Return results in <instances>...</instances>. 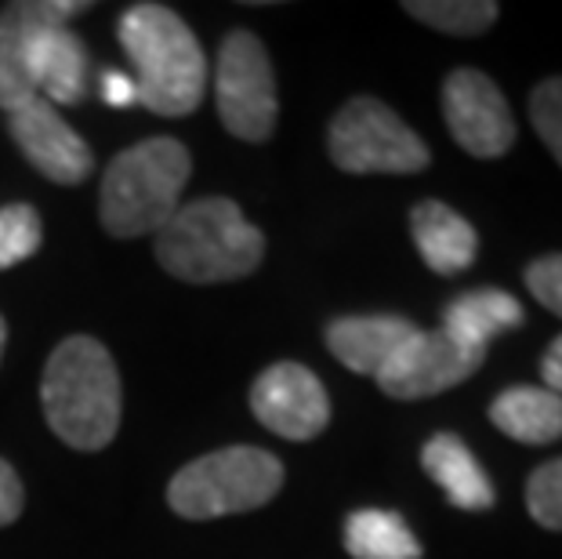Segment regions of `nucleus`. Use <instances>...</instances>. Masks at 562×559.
<instances>
[{
  "label": "nucleus",
  "instance_id": "nucleus-1",
  "mask_svg": "<svg viewBox=\"0 0 562 559\" xmlns=\"http://www.w3.org/2000/svg\"><path fill=\"white\" fill-rule=\"evenodd\" d=\"M88 4L80 0H22L0 11V110L15 113L41 94L74 105L88 91V52L66 26Z\"/></svg>",
  "mask_w": 562,
  "mask_h": 559
},
{
  "label": "nucleus",
  "instance_id": "nucleus-2",
  "mask_svg": "<svg viewBox=\"0 0 562 559\" xmlns=\"http://www.w3.org/2000/svg\"><path fill=\"white\" fill-rule=\"evenodd\" d=\"M41 403L52 433L74 450H102L121 429V374L110 349L74 335L47 356Z\"/></svg>",
  "mask_w": 562,
  "mask_h": 559
},
{
  "label": "nucleus",
  "instance_id": "nucleus-3",
  "mask_svg": "<svg viewBox=\"0 0 562 559\" xmlns=\"http://www.w3.org/2000/svg\"><path fill=\"white\" fill-rule=\"evenodd\" d=\"M116 33L135 66L138 102L157 116L193 113L207 88V58L182 15L164 4H131Z\"/></svg>",
  "mask_w": 562,
  "mask_h": 559
},
{
  "label": "nucleus",
  "instance_id": "nucleus-4",
  "mask_svg": "<svg viewBox=\"0 0 562 559\" xmlns=\"http://www.w3.org/2000/svg\"><path fill=\"white\" fill-rule=\"evenodd\" d=\"M266 258V236L229 197H203L178 208L157 233V261L186 283H229L250 277Z\"/></svg>",
  "mask_w": 562,
  "mask_h": 559
},
{
  "label": "nucleus",
  "instance_id": "nucleus-5",
  "mask_svg": "<svg viewBox=\"0 0 562 559\" xmlns=\"http://www.w3.org/2000/svg\"><path fill=\"white\" fill-rule=\"evenodd\" d=\"M193 171V157L178 138H146L124 149L102 175L99 211L105 233L146 236L160 233L178 211L182 189Z\"/></svg>",
  "mask_w": 562,
  "mask_h": 559
},
{
  "label": "nucleus",
  "instance_id": "nucleus-6",
  "mask_svg": "<svg viewBox=\"0 0 562 559\" xmlns=\"http://www.w3.org/2000/svg\"><path fill=\"white\" fill-rule=\"evenodd\" d=\"M283 487V466L261 447H222L189 461L167 487V505L182 519H218L269 505Z\"/></svg>",
  "mask_w": 562,
  "mask_h": 559
},
{
  "label": "nucleus",
  "instance_id": "nucleus-7",
  "mask_svg": "<svg viewBox=\"0 0 562 559\" xmlns=\"http://www.w3.org/2000/svg\"><path fill=\"white\" fill-rule=\"evenodd\" d=\"M334 168L349 175H417L432 164V153L381 99H349L334 113L327 131Z\"/></svg>",
  "mask_w": 562,
  "mask_h": 559
},
{
  "label": "nucleus",
  "instance_id": "nucleus-8",
  "mask_svg": "<svg viewBox=\"0 0 562 559\" xmlns=\"http://www.w3.org/2000/svg\"><path fill=\"white\" fill-rule=\"evenodd\" d=\"M214 94H218V116L229 135H236L240 142L272 138L280 116L277 74H272L266 44L255 33L233 30L222 41Z\"/></svg>",
  "mask_w": 562,
  "mask_h": 559
},
{
  "label": "nucleus",
  "instance_id": "nucleus-9",
  "mask_svg": "<svg viewBox=\"0 0 562 559\" xmlns=\"http://www.w3.org/2000/svg\"><path fill=\"white\" fill-rule=\"evenodd\" d=\"M442 116L453 142L475 160H497L516 146V116L483 69L461 66L442 80Z\"/></svg>",
  "mask_w": 562,
  "mask_h": 559
},
{
  "label": "nucleus",
  "instance_id": "nucleus-10",
  "mask_svg": "<svg viewBox=\"0 0 562 559\" xmlns=\"http://www.w3.org/2000/svg\"><path fill=\"white\" fill-rule=\"evenodd\" d=\"M483 360L486 353L461 349L442 331H414L396 349V356L374 374V382L392 400H428L469 382Z\"/></svg>",
  "mask_w": 562,
  "mask_h": 559
},
{
  "label": "nucleus",
  "instance_id": "nucleus-11",
  "mask_svg": "<svg viewBox=\"0 0 562 559\" xmlns=\"http://www.w3.org/2000/svg\"><path fill=\"white\" fill-rule=\"evenodd\" d=\"M250 411L266 425L294 444L316 439L330 425V396L305 364L280 360L266 367L250 385Z\"/></svg>",
  "mask_w": 562,
  "mask_h": 559
},
{
  "label": "nucleus",
  "instance_id": "nucleus-12",
  "mask_svg": "<svg viewBox=\"0 0 562 559\" xmlns=\"http://www.w3.org/2000/svg\"><path fill=\"white\" fill-rule=\"evenodd\" d=\"M8 131L19 153L37 168L47 182L80 186L94 171L91 146L69 127L47 99H33L22 110L8 113Z\"/></svg>",
  "mask_w": 562,
  "mask_h": 559
},
{
  "label": "nucleus",
  "instance_id": "nucleus-13",
  "mask_svg": "<svg viewBox=\"0 0 562 559\" xmlns=\"http://www.w3.org/2000/svg\"><path fill=\"white\" fill-rule=\"evenodd\" d=\"M414 324L406 316L374 313V316H338L327 324V349L334 360L345 364L356 374L374 378L396 349L414 335Z\"/></svg>",
  "mask_w": 562,
  "mask_h": 559
},
{
  "label": "nucleus",
  "instance_id": "nucleus-14",
  "mask_svg": "<svg viewBox=\"0 0 562 559\" xmlns=\"http://www.w3.org/2000/svg\"><path fill=\"white\" fill-rule=\"evenodd\" d=\"M411 236L422 251V261L439 277H458V272L472 269L475 255H480V236H475L472 222L442 200L414 204Z\"/></svg>",
  "mask_w": 562,
  "mask_h": 559
},
{
  "label": "nucleus",
  "instance_id": "nucleus-15",
  "mask_svg": "<svg viewBox=\"0 0 562 559\" xmlns=\"http://www.w3.org/2000/svg\"><path fill=\"white\" fill-rule=\"evenodd\" d=\"M422 469L436 487H442L453 508L486 513L494 505V483L458 433H436L428 439L422 450Z\"/></svg>",
  "mask_w": 562,
  "mask_h": 559
},
{
  "label": "nucleus",
  "instance_id": "nucleus-16",
  "mask_svg": "<svg viewBox=\"0 0 562 559\" xmlns=\"http://www.w3.org/2000/svg\"><path fill=\"white\" fill-rule=\"evenodd\" d=\"M522 305L519 299H512L508 291H497V288H480V291H469L461 299H453L442 313V335L450 342H458L461 349H475V353H486V345L494 342L497 335L505 331H516L522 327Z\"/></svg>",
  "mask_w": 562,
  "mask_h": 559
},
{
  "label": "nucleus",
  "instance_id": "nucleus-17",
  "mask_svg": "<svg viewBox=\"0 0 562 559\" xmlns=\"http://www.w3.org/2000/svg\"><path fill=\"white\" fill-rule=\"evenodd\" d=\"M490 422L516 444H555L562 439V396L544 385H512L490 403Z\"/></svg>",
  "mask_w": 562,
  "mask_h": 559
},
{
  "label": "nucleus",
  "instance_id": "nucleus-18",
  "mask_svg": "<svg viewBox=\"0 0 562 559\" xmlns=\"http://www.w3.org/2000/svg\"><path fill=\"white\" fill-rule=\"evenodd\" d=\"M345 552L352 559H422V541L392 508H356L345 519Z\"/></svg>",
  "mask_w": 562,
  "mask_h": 559
},
{
  "label": "nucleus",
  "instance_id": "nucleus-19",
  "mask_svg": "<svg viewBox=\"0 0 562 559\" xmlns=\"http://www.w3.org/2000/svg\"><path fill=\"white\" fill-rule=\"evenodd\" d=\"M403 11L450 37H480L501 15L494 0H406Z\"/></svg>",
  "mask_w": 562,
  "mask_h": 559
},
{
  "label": "nucleus",
  "instance_id": "nucleus-20",
  "mask_svg": "<svg viewBox=\"0 0 562 559\" xmlns=\"http://www.w3.org/2000/svg\"><path fill=\"white\" fill-rule=\"evenodd\" d=\"M41 241H44V225L37 208L30 204L0 208V269H11L19 261L33 258Z\"/></svg>",
  "mask_w": 562,
  "mask_h": 559
},
{
  "label": "nucleus",
  "instance_id": "nucleus-21",
  "mask_svg": "<svg viewBox=\"0 0 562 559\" xmlns=\"http://www.w3.org/2000/svg\"><path fill=\"white\" fill-rule=\"evenodd\" d=\"M526 508L548 530H562V458L544 461L526 480Z\"/></svg>",
  "mask_w": 562,
  "mask_h": 559
},
{
  "label": "nucleus",
  "instance_id": "nucleus-22",
  "mask_svg": "<svg viewBox=\"0 0 562 559\" xmlns=\"http://www.w3.org/2000/svg\"><path fill=\"white\" fill-rule=\"evenodd\" d=\"M530 121L562 168V77H548L530 94Z\"/></svg>",
  "mask_w": 562,
  "mask_h": 559
},
{
  "label": "nucleus",
  "instance_id": "nucleus-23",
  "mask_svg": "<svg viewBox=\"0 0 562 559\" xmlns=\"http://www.w3.org/2000/svg\"><path fill=\"white\" fill-rule=\"evenodd\" d=\"M526 288L537 302H541L548 313H555L562 320V251L544 255L526 266Z\"/></svg>",
  "mask_w": 562,
  "mask_h": 559
},
{
  "label": "nucleus",
  "instance_id": "nucleus-24",
  "mask_svg": "<svg viewBox=\"0 0 562 559\" xmlns=\"http://www.w3.org/2000/svg\"><path fill=\"white\" fill-rule=\"evenodd\" d=\"M22 502H26V494H22L19 472L0 458V527H8V523L22 516Z\"/></svg>",
  "mask_w": 562,
  "mask_h": 559
},
{
  "label": "nucleus",
  "instance_id": "nucleus-25",
  "mask_svg": "<svg viewBox=\"0 0 562 559\" xmlns=\"http://www.w3.org/2000/svg\"><path fill=\"white\" fill-rule=\"evenodd\" d=\"M102 99L124 110V105H135L138 102V88H135V77L121 74V69H105L102 74Z\"/></svg>",
  "mask_w": 562,
  "mask_h": 559
},
{
  "label": "nucleus",
  "instance_id": "nucleus-26",
  "mask_svg": "<svg viewBox=\"0 0 562 559\" xmlns=\"http://www.w3.org/2000/svg\"><path fill=\"white\" fill-rule=\"evenodd\" d=\"M541 378H544V389H552L555 396H562V335L548 345V353L541 360Z\"/></svg>",
  "mask_w": 562,
  "mask_h": 559
},
{
  "label": "nucleus",
  "instance_id": "nucleus-27",
  "mask_svg": "<svg viewBox=\"0 0 562 559\" xmlns=\"http://www.w3.org/2000/svg\"><path fill=\"white\" fill-rule=\"evenodd\" d=\"M4 342H8V324H4V316H0V356H4Z\"/></svg>",
  "mask_w": 562,
  "mask_h": 559
}]
</instances>
